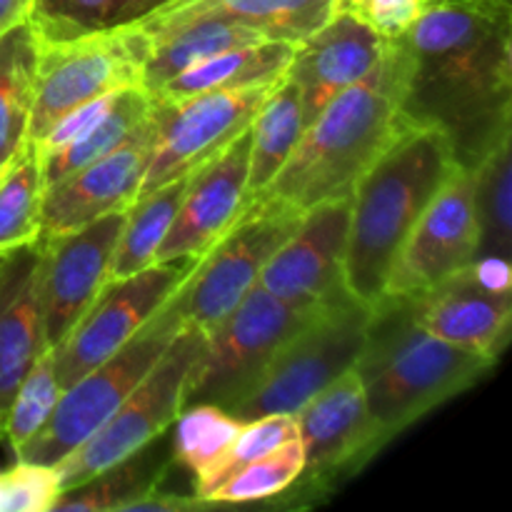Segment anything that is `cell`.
Returning a JSON list of instances; mask_svg holds the SVG:
<instances>
[{"instance_id": "6da1fadb", "label": "cell", "mask_w": 512, "mask_h": 512, "mask_svg": "<svg viewBox=\"0 0 512 512\" xmlns=\"http://www.w3.org/2000/svg\"><path fill=\"white\" fill-rule=\"evenodd\" d=\"M512 8L508 0L425 5L388 40L405 123L448 140L455 165L473 170L512 138Z\"/></svg>"}, {"instance_id": "7a4b0ae2", "label": "cell", "mask_w": 512, "mask_h": 512, "mask_svg": "<svg viewBox=\"0 0 512 512\" xmlns=\"http://www.w3.org/2000/svg\"><path fill=\"white\" fill-rule=\"evenodd\" d=\"M455 168L443 133L408 125L360 175L345 248V288L355 300L373 308L385 298L400 248Z\"/></svg>"}, {"instance_id": "3957f363", "label": "cell", "mask_w": 512, "mask_h": 512, "mask_svg": "<svg viewBox=\"0 0 512 512\" xmlns=\"http://www.w3.org/2000/svg\"><path fill=\"white\" fill-rule=\"evenodd\" d=\"M493 365L495 360L425 330L405 295H385L370 308L353 370L380 433L393 440L478 383Z\"/></svg>"}, {"instance_id": "277c9868", "label": "cell", "mask_w": 512, "mask_h": 512, "mask_svg": "<svg viewBox=\"0 0 512 512\" xmlns=\"http://www.w3.org/2000/svg\"><path fill=\"white\" fill-rule=\"evenodd\" d=\"M400 115L393 58L330 100L300 135L290 158L260 195L308 210L325 200L348 198L360 175L408 128Z\"/></svg>"}, {"instance_id": "5b68a950", "label": "cell", "mask_w": 512, "mask_h": 512, "mask_svg": "<svg viewBox=\"0 0 512 512\" xmlns=\"http://www.w3.org/2000/svg\"><path fill=\"white\" fill-rule=\"evenodd\" d=\"M368 320L370 308L353 295L318 308L285 340L263 373L223 410L243 423L265 415H295L355 368Z\"/></svg>"}, {"instance_id": "8992f818", "label": "cell", "mask_w": 512, "mask_h": 512, "mask_svg": "<svg viewBox=\"0 0 512 512\" xmlns=\"http://www.w3.org/2000/svg\"><path fill=\"white\" fill-rule=\"evenodd\" d=\"M303 210L253 195L228 230L198 255L165 308L180 325L208 333L258 285L265 263L298 228Z\"/></svg>"}, {"instance_id": "52a82bcc", "label": "cell", "mask_w": 512, "mask_h": 512, "mask_svg": "<svg viewBox=\"0 0 512 512\" xmlns=\"http://www.w3.org/2000/svg\"><path fill=\"white\" fill-rule=\"evenodd\" d=\"M180 328L163 305L118 353L63 390L43 428L15 450V458L38 465H58L68 458L133 393Z\"/></svg>"}, {"instance_id": "ba28073f", "label": "cell", "mask_w": 512, "mask_h": 512, "mask_svg": "<svg viewBox=\"0 0 512 512\" xmlns=\"http://www.w3.org/2000/svg\"><path fill=\"white\" fill-rule=\"evenodd\" d=\"M148 35L138 25H115L65 40H40L35 103L28 140L43 138L50 125L78 105L128 88H143Z\"/></svg>"}, {"instance_id": "9c48e42d", "label": "cell", "mask_w": 512, "mask_h": 512, "mask_svg": "<svg viewBox=\"0 0 512 512\" xmlns=\"http://www.w3.org/2000/svg\"><path fill=\"white\" fill-rule=\"evenodd\" d=\"M318 308L323 305L288 303L255 285L205 333L203 348L185 380L183 408L198 403L225 408L263 373L285 340Z\"/></svg>"}, {"instance_id": "30bf717a", "label": "cell", "mask_w": 512, "mask_h": 512, "mask_svg": "<svg viewBox=\"0 0 512 512\" xmlns=\"http://www.w3.org/2000/svg\"><path fill=\"white\" fill-rule=\"evenodd\" d=\"M203 343V330L190 328V325H183L175 333L158 363L135 385L133 393L118 405V410L68 458L53 465L58 470L60 493L103 473L110 465L128 458L135 450L173 428L178 415L183 413L188 370L198 358Z\"/></svg>"}, {"instance_id": "8fae6325", "label": "cell", "mask_w": 512, "mask_h": 512, "mask_svg": "<svg viewBox=\"0 0 512 512\" xmlns=\"http://www.w3.org/2000/svg\"><path fill=\"white\" fill-rule=\"evenodd\" d=\"M193 263L195 258L153 263L130 278L105 285L83 318L50 348L60 388L65 390L118 353L168 303Z\"/></svg>"}, {"instance_id": "7c38bea8", "label": "cell", "mask_w": 512, "mask_h": 512, "mask_svg": "<svg viewBox=\"0 0 512 512\" xmlns=\"http://www.w3.org/2000/svg\"><path fill=\"white\" fill-rule=\"evenodd\" d=\"M278 83V80H275ZM270 85L203 93L158 103L153 100L155 138L140 195L190 175L228 148L253 123Z\"/></svg>"}, {"instance_id": "4fadbf2b", "label": "cell", "mask_w": 512, "mask_h": 512, "mask_svg": "<svg viewBox=\"0 0 512 512\" xmlns=\"http://www.w3.org/2000/svg\"><path fill=\"white\" fill-rule=\"evenodd\" d=\"M295 420L303 445V473L283 493L305 495L308 503H313L315 493H330L340 478L355 475L390 443L370 415L355 370L340 375L305 403Z\"/></svg>"}, {"instance_id": "5bb4252c", "label": "cell", "mask_w": 512, "mask_h": 512, "mask_svg": "<svg viewBox=\"0 0 512 512\" xmlns=\"http://www.w3.org/2000/svg\"><path fill=\"white\" fill-rule=\"evenodd\" d=\"M413 318L438 338L498 360L510 338L512 273L510 260L475 258L473 263L405 295Z\"/></svg>"}, {"instance_id": "9a60e30c", "label": "cell", "mask_w": 512, "mask_h": 512, "mask_svg": "<svg viewBox=\"0 0 512 512\" xmlns=\"http://www.w3.org/2000/svg\"><path fill=\"white\" fill-rule=\"evenodd\" d=\"M125 210L70 233L40 238V308L45 345L55 348L110 280V260Z\"/></svg>"}, {"instance_id": "2e32d148", "label": "cell", "mask_w": 512, "mask_h": 512, "mask_svg": "<svg viewBox=\"0 0 512 512\" xmlns=\"http://www.w3.org/2000/svg\"><path fill=\"white\" fill-rule=\"evenodd\" d=\"M478 258L473 170L455 168L445 180L390 270L385 295H418Z\"/></svg>"}, {"instance_id": "e0dca14e", "label": "cell", "mask_w": 512, "mask_h": 512, "mask_svg": "<svg viewBox=\"0 0 512 512\" xmlns=\"http://www.w3.org/2000/svg\"><path fill=\"white\" fill-rule=\"evenodd\" d=\"M348 225L350 195L308 208L265 263L258 285L295 305H325L350 295L345 288Z\"/></svg>"}, {"instance_id": "ac0fdd59", "label": "cell", "mask_w": 512, "mask_h": 512, "mask_svg": "<svg viewBox=\"0 0 512 512\" xmlns=\"http://www.w3.org/2000/svg\"><path fill=\"white\" fill-rule=\"evenodd\" d=\"M153 138L155 118L150 110V118L140 125L138 133L118 145L113 153L45 188L38 238L70 233L128 208L140 195Z\"/></svg>"}, {"instance_id": "d6986e66", "label": "cell", "mask_w": 512, "mask_h": 512, "mask_svg": "<svg viewBox=\"0 0 512 512\" xmlns=\"http://www.w3.org/2000/svg\"><path fill=\"white\" fill-rule=\"evenodd\" d=\"M250 128L215 158L188 175L178 213L158 248L155 263L203 255L248 205Z\"/></svg>"}, {"instance_id": "ffe728a7", "label": "cell", "mask_w": 512, "mask_h": 512, "mask_svg": "<svg viewBox=\"0 0 512 512\" xmlns=\"http://www.w3.org/2000/svg\"><path fill=\"white\" fill-rule=\"evenodd\" d=\"M385 40L348 13H333L295 43L288 75L298 85L305 125L350 85L368 78L383 60Z\"/></svg>"}, {"instance_id": "44dd1931", "label": "cell", "mask_w": 512, "mask_h": 512, "mask_svg": "<svg viewBox=\"0 0 512 512\" xmlns=\"http://www.w3.org/2000/svg\"><path fill=\"white\" fill-rule=\"evenodd\" d=\"M40 255L35 243L0 253V410H8L20 380L48 350L40 308Z\"/></svg>"}, {"instance_id": "7402d4cb", "label": "cell", "mask_w": 512, "mask_h": 512, "mask_svg": "<svg viewBox=\"0 0 512 512\" xmlns=\"http://www.w3.org/2000/svg\"><path fill=\"white\" fill-rule=\"evenodd\" d=\"M333 15V0H168L145 18L143 28L190 18H223L260 30L270 40L300 43Z\"/></svg>"}, {"instance_id": "603a6c76", "label": "cell", "mask_w": 512, "mask_h": 512, "mask_svg": "<svg viewBox=\"0 0 512 512\" xmlns=\"http://www.w3.org/2000/svg\"><path fill=\"white\" fill-rule=\"evenodd\" d=\"M138 28L148 35L143 63V90H148V93L158 90L160 85L168 83L183 70L203 63L210 55L270 40L260 30L223 18H190L178 20V23L155 25V28H143V25H138Z\"/></svg>"}, {"instance_id": "cb8c5ba5", "label": "cell", "mask_w": 512, "mask_h": 512, "mask_svg": "<svg viewBox=\"0 0 512 512\" xmlns=\"http://www.w3.org/2000/svg\"><path fill=\"white\" fill-rule=\"evenodd\" d=\"M293 50L295 43H288V40H260V43L223 50L183 70L148 95L158 103H170V100L193 98L203 93L270 85L288 73Z\"/></svg>"}, {"instance_id": "d4e9b609", "label": "cell", "mask_w": 512, "mask_h": 512, "mask_svg": "<svg viewBox=\"0 0 512 512\" xmlns=\"http://www.w3.org/2000/svg\"><path fill=\"white\" fill-rule=\"evenodd\" d=\"M173 465V435L165 430L103 473L63 490L50 512H128L130 505L163 488Z\"/></svg>"}, {"instance_id": "484cf974", "label": "cell", "mask_w": 512, "mask_h": 512, "mask_svg": "<svg viewBox=\"0 0 512 512\" xmlns=\"http://www.w3.org/2000/svg\"><path fill=\"white\" fill-rule=\"evenodd\" d=\"M305 130L303 100L298 85L288 73L265 93L253 123H250V153H248V195H260L285 160L290 158Z\"/></svg>"}, {"instance_id": "4316f807", "label": "cell", "mask_w": 512, "mask_h": 512, "mask_svg": "<svg viewBox=\"0 0 512 512\" xmlns=\"http://www.w3.org/2000/svg\"><path fill=\"white\" fill-rule=\"evenodd\" d=\"M38 48L40 40L30 20L0 35V168L28 143Z\"/></svg>"}, {"instance_id": "83f0119b", "label": "cell", "mask_w": 512, "mask_h": 512, "mask_svg": "<svg viewBox=\"0 0 512 512\" xmlns=\"http://www.w3.org/2000/svg\"><path fill=\"white\" fill-rule=\"evenodd\" d=\"M153 110V100H150L148 90L143 88H128L115 98L113 108L95 120L90 128H85L78 138L70 143L60 145V148L50 150V153L38 155L40 158V173H43V185L50 188L58 180L68 178L75 170L85 168V165L95 163L103 155L113 153L118 145L133 138L140 130V125L150 118Z\"/></svg>"}, {"instance_id": "f1b7e54d", "label": "cell", "mask_w": 512, "mask_h": 512, "mask_svg": "<svg viewBox=\"0 0 512 512\" xmlns=\"http://www.w3.org/2000/svg\"><path fill=\"white\" fill-rule=\"evenodd\" d=\"M185 183H188V175L170 180V183L160 185V188L150 190V193L138 195L125 208L123 230H120L118 243H115L113 250V260H110L108 283L130 278V275L140 273V270L155 263L158 248L163 245L170 223H173L175 213H178Z\"/></svg>"}, {"instance_id": "f546056e", "label": "cell", "mask_w": 512, "mask_h": 512, "mask_svg": "<svg viewBox=\"0 0 512 512\" xmlns=\"http://www.w3.org/2000/svg\"><path fill=\"white\" fill-rule=\"evenodd\" d=\"M512 145H495L473 168L478 258L510 260L512 250Z\"/></svg>"}, {"instance_id": "4dcf8cb0", "label": "cell", "mask_w": 512, "mask_h": 512, "mask_svg": "<svg viewBox=\"0 0 512 512\" xmlns=\"http://www.w3.org/2000/svg\"><path fill=\"white\" fill-rule=\"evenodd\" d=\"M43 193L38 150L28 140L0 168V253L38 240Z\"/></svg>"}, {"instance_id": "1f68e13d", "label": "cell", "mask_w": 512, "mask_h": 512, "mask_svg": "<svg viewBox=\"0 0 512 512\" xmlns=\"http://www.w3.org/2000/svg\"><path fill=\"white\" fill-rule=\"evenodd\" d=\"M173 458L175 465L195 475V483L203 480L223 460L235 435L243 428V420L233 418L228 410L213 403H198L183 408L175 420Z\"/></svg>"}, {"instance_id": "d6a6232c", "label": "cell", "mask_w": 512, "mask_h": 512, "mask_svg": "<svg viewBox=\"0 0 512 512\" xmlns=\"http://www.w3.org/2000/svg\"><path fill=\"white\" fill-rule=\"evenodd\" d=\"M300 473H303V445H300V438H293L235 470L210 493L208 500L210 505H218L278 498L300 478Z\"/></svg>"}, {"instance_id": "836d02e7", "label": "cell", "mask_w": 512, "mask_h": 512, "mask_svg": "<svg viewBox=\"0 0 512 512\" xmlns=\"http://www.w3.org/2000/svg\"><path fill=\"white\" fill-rule=\"evenodd\" d=\"M60 395H63V388L55 375L53 353L45 350L20 380L18 390L5 410V440L10 443L13 453L43 428L45 420L58 405Z\"/></svg>"}, {"instance_id": "e575fe53", "label": "cell", "mask_w": 512, "mask_h": 512, "mask_svg": "<svg viewBox=\"0 0 512 512\" xmlns=\"http://www.w3.org/2000/svg\"><path fill=\"white\" fill-rule=\"evenodd\" d=\"M293 438H298V420H295V415H265V418L248 420V423H243L240 433L235 435L233 445L223 455V460L215 465L213 473L195 483L193 493L200 500H205V503H210V493L223 480H228L235 470H240L250 460L260 458V455L270 453V450L280 448V445Z\"/></svg>"}, {"instance_id": "d590c367", "label": "cell", "mask_w": 512, "mask_h": 512, "mask_svg": "<svg viewBox=\"0 0 512 512\" xmlns=\"http://www.w3.org/2000/svg\"><path fill=\"white\" fill-rule=\"evenodd\" d=\"M118 0H35L28 20L43 43L113 28Z\"/></svg>"}, {"instance_id": "8d00e7d4", "label": "cell", "mask_w": 512, "mask_h": 512, "mask_svg": "<svg viewBox=\"0 0 512 512\" xmlns=\"http://www.w3.org/2000/svg\"><path fill=\"white\" fill-rule=\"evenodd\" d=\"M60 495L53 465L23 463L0 473V512H50Z\"/></svg>"}, {"instance_id": "74e56055", "label": "cell", "mask_w": 512, "mask_h": 512, "mask_svg": "<svg viewBox=\"0 0 512 512\" xmlns=\"http://www.w3.org/2000/svg\"><path fill=\"white\" fill-rule=\"evenodd\" d=\"M333 13H348L383 40H395L423 13V0H333Z\"/></svg>"}, {"instance_id": "f35d334b", "label": "cell", "mask_w": 512, "mask_h": 512, "mask_svg": "<svg viewBox=\"0 0 512 512\" xmlns=\"http://www.w3.org/2000/svg\"><path fill=\"white\" fill-rule=\"evenodd\" d=\"M168 0H118V8H115L113 28L115 25H128L135 20L145 18L148 13H153L155 8H160Z\"/></svg>"}, {"instance_id": "ab89813d", "label": "cell", "mask_w": 512, "mask_h": 512, "mask_svg": "<svg viewBox=\"0 0 512 512\" xmlns=\"http://www.w3.org/2000/svg\"><path fill=\"white\" fill-rule=\"evenodd\" d=\"M35 0H0V35L10 30L13 25L28 20Z\"/></svg>"}, {"instance_id": "60d3db41", "label": "cell", "mask_w": 512, "mask_h": 512, "mask_svg": "<svg viewBox=\"0 0 512 512\" xmlns=\"http://www.w3.org/2000/svg\"><path fill=\"white\" fill-rule=\"evenodd\" d=\"M5 438V413L0 410V440Z\"/></svg>"}, {"instance_id": "b9f144b4", "label": "cell", "mask_w": 512, "mask_h": 512, "mask_svg": "<svg viewBox=\"0 0 512 512\" xmlns=\"http://www.w3.org/2000/svg\"><path fill=\"white\" fill-rule=\"evenodd\" d=\"M438 3H445V0H423V8L425 5H438Z\"/></svg>"}, {"instance_id": "7bdbcfd3", "label": "cell", "mask_w": 512, "mask_h": 512, "mask_svg": "<svg viewBox=\"0 0 512 512\" xmlns=\"http://www.w3.org/2000/svg\"><path fill=\"white\" fill-rule=\"evenodd\" d=\"M508 3H510V0H508Z\"/></svg>"}]
</instances>
